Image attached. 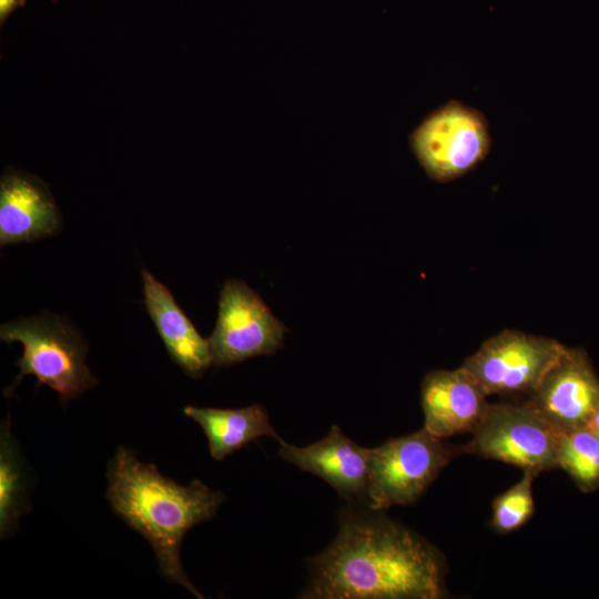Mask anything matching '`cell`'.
Returning a JSON list of instances; mask_svg holds the SVG:
<instances>
[{"mask_svg":"<svg viewBox=\"0 0 599 599\" xmlns=\"http://www.w3.org/2000/svg\"><path fill=\"white\" fill-rule=\"evenodd\" d=\"M280 443V456L328 483L349 504L367 505L370 448L357 445L337 425L305 447Z\"/></svg>","mask_w":599,"mask_h":599,"instance_id":"30bf717a","label":"cell"},{"mask_svg":"<svg viewBox=\"0 0 599 599\" xmlns=\"http://www.w3.org/2000/svg\"><path fill=\"white\" fill-rule=\"evenodd\" d=\"M61 215L48 187L38 179L6 173L0 182V245L32 242L51 236Z\"/></svg>","mask_w":599,"mask_h":599,"instance_id":"7c38bea8","label":"cell"},{"mask_svg":"<svg viewBox=\"0 0 599 599\" xmlns=\"http://www.w3.org/2000/svg\"><path fill=\"white\" fill-rule=\"evenodd\" d=\"M526 402L558 432L585 427L599 407V378L582 351L566 347Z\"/></svg>","mask_w":599,"mask_h":599,"instance_id":"9c48e42d","label":"cell"},{"mask_svg":"<svg viewBox=\"0 0 599 599\" xmlns=\"http://www.w3.org/2000/svg\"><path fill=\"white\" fill-rule=\"evenodd\" d=\"M558 341L506 329L487 341L461 365L489 395H530L560 358Z\"/></svg>","mask_w":599,"mask_h":599,"instance_id":"52a82bcc","label":"cell"},{"mask_svg":"<svg viewBox=\"0 0 599 599\" xmlns=\"http://www.w3.org/2000/svg\"><path fill=\"white\" fill-rule=\"evenodd\" d=\"M461 454L455 446L425 428L390 438L370 448L366 507L384 511L416 502L441 469Z\"/></svg>","mask_w":599,"mask_h":599,"instance_id":"277c9868","label":"cell"},{"mask_svg":"<svg viewBox=\"0 0 599 599\" xmlns=\"http://www.w3.org/2000/svg\"><path fill=\"white\" fill-rule=\"evenodd\" d=\"M24 0H0V20L3 22L7 17L17 8L23 6Z\"/></svg>","mask_w":599,"mask_h":599,"instance_id":"ac0fdd59","label":"cell"},{"mask_svg":"<svg viewBox=\"0 0 599 599\" xmlns=\"http://www.w3.org/2000/svg\"><path fill=\"white\" fill-rule=\"evenodd\" d=\"M10 416L0 430V536L14 534L20 519L30 511L28 476L20 448L10 429Z\"/></svg>","mask_w":599,"mask_h":599,"instance_id":"9a60e30c","label":"cell"},{"mask_svg":"<svg viewBox=\"0 0 599 599\" xmlns=\"http://www.w3.org/2000/svg\"><path fill=\"white\" fill-rule=\"evenodd\" d=\"M286 327L251 287L238 280L223 285L216 326L207 338L212 365L230 366L278 349Z\"/></svg>","mask_w":599,"mask_h":599,"instance_id":"ba28073f","label":"cell"},{"mask_svg":"<svg viewBox=\"0 0 599 599\" xmlns=\"http://www.w3.org/2000/svg\"><path fill=\"white\" fill-rule=\"evenodd\" d=\"M183 413L202 427L210 454L219 461L260 437L280 439L267 412L261 405L237 409L189 405L183 408Z\"/></svg>","mask_w":599,"mask_h":599,"instance_id":"5bb4252c","label":"cell"},{"mask_svg":"<svg viewBox=\"0 0 599 599\" xmlns=\"http://www.w3.org/2000/svg\"><path fill=\"white\" fill-rule=\"evenodd\" d=\"M408 144L426 174L446 183L483 162L491 150L493 136L481 111L450 100L413 129Z\"/></svg>","mask_w":599,"mask_h":599,"instance_id":"5b68a950","label":"cell"},{"mask_svg":"<svg viewBox=\"0 0 599 599\" xmlns=\"http://www.w3.org/2000/svg\"><path fill=\"white\" fill-rule=\"evenodd\" d=\"M145 309L172 361L190 377L199 378L212 365L209 341L203 338L166 285L142 271Z\"/></svg>","mask_w":599,"mask_h":599,"instance_id":"4fadbf2b","label":"cell"},{"mask_svg":"<svg viewBox=\"0 0 599 599\" xmlns=\"http://www.w3.org/2000/svg\"><path fill=\"white\" fill-rule=\"evenodd\" d=\"M106 478L112 510L150 542L161 575L203 598L183 569L181 545L192 527L216 515L225 496L197 479L179 485L122 446L109 461Z\"/></svg>","mask_w":599,"mask_h":599,"instance_id":"7a4b0ae2","label":"cell"},{"mask_svg":"<svg viewBox=\"0 0 599 599\" xmlns=\"http://www.w3.org/2000/svg\"><path fill=\"white\" fill-rule=\"evenodd\" d=\"M0 338L23 346L22 356L16 362L19 373L3 390L7 397L27 375L35 376L37 387L45 384L57 392L62 406L98 384L85 364V341L57 315L43 313L10 321L1 325Z\"/></svg>","mask_w":599,"mask_h":599,"instance_id":"3957f363","label":"cell"},{"mask_svg":"<svg viewBox=\"0 0 599 599\" xmlns=\"http://www.w3.org/2000/svg\"><path fill=\"white\" fill-rule=\"evenodd\" d=\"M362 505L339 512L333 542L309 559L306 599H440L443 554L417 532Z\"/></svg>","mask_w":599,"mask_h":599,"instance_id":"6da1fadb","label":"cell"},{"mask_svg":"<svg viewBox=\"0 0 599 599\" xmlns=\"http://www.w3.org/2000/svg\"><path fill=\"white\" fill-rule=\"evenodd\" d=\"M488 407L486 393L463 366L433 370L423 379V428L436 437L473 433Z\"/></svg>","mask_w":599,"mask_h":599,"instance_id":"8fae6325","label":"cell"},{"mask_svg":"<svg viewBox=\"0 0 599 599\" xmlns=\"http://www.w3.org/2000/svg\"><path fill=\"white\" fill-rule=\"evenodd\" d=\"M557 467L585 493L599 488V439L585 427L559 432Z\"/></svg>","mask_w":599,"mask_h":599,"instance_id":"2e32d148","label":"cell"},{"mask_svg":"<svg viewBox=\"0 0 599 599\" xmlns=\"http://www.w3.org/2000/svg\"><path fill=\"white\" fill-rule=\"evenodd\" d=\"M537 477L524 471L518 483L497 496L493 502L491 527L499 534H509L525 525L535 511L532 483Z\"/></svg>","mask_w":599,"mask_h":599,"instance_id":"e0dca14e","label":"cell"},{"mask_svg":"<svg viewBox=\"0 0 599 599\" xmlns=\"http://www.w3.org/2000/svg\"><path fill=\"white\" fill-rule=\"evenodd\" d=\"M586 427L590 429L599 439V407L596 409V412L592 414V416L589 418Z\"/></svg>","mask_w":599,"mask_h":599,"instance_id":"d6986e66","label":"cell"},{"mask_svg":"<svg viewBox=\"0 0 599 599\" xmlns=\"http://www.w3.org/2000/svg\"><path fill=\"white\" fill-rule=\"evenodd\" d=\"M465 445L477 454L531 471L557 467L559 432L526 400L521 404H489L483 419Z\"/></svg>","mask_w":599,"mask_h":599,"instance_id":"8992f818","label":"cell"}]
</instances>
